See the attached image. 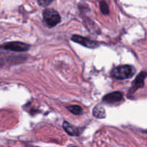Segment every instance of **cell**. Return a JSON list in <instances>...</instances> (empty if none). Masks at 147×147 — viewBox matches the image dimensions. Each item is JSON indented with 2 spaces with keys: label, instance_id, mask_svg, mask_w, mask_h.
Here are the masks:
<instances>
[{
  "label": "cell",
  "instance_id": "obj_12",
  "mask_svg": "<svg viewBox=\"0 0 147 147\" xmlns=\"http://www.w3.org/2000/svg\"><path fill=\"white\" fill-rule=\"evenodd\" d=\"M146 133H147V130H146Z\"/></svg>",
  "mask_w": 147,
  "mask_h": 147
},
{
  "label": "cell",
  "instance_id": "obj_3",
  "mask_svg": "<svg viewBox=\"0 0 147 147\" xmlns=\"http://www.w3.org/2000/svg\"><path fill=\"white\" fill-rule=\"evenodd\" d=\"M1 48L16 52H23L28 50L30 48V46L23 42L14 41L4 43L1 46Z\"/></svg>",
  "mask_w": 147,
  "mask_h": 147
},
{
  "label": "cell",
  "instance_id": "obj_6",
  "mask_svg": "<svg viewBox=\"0 0 147 147\" xmlns=\"http://www.w3.org/2000/svg\"><path fill=\"white\" fill-rule=\"evenodd\" d=\"M122 99H123V93L117 91L105 95L103 98V102L108 104H113L115 102H120Z\"/></svg>",
  "mask_w": 147,
  "mask_h": 147
},
{
  "label": "cell",
  "instance_id": "obj_2",
  "mask_svg": "<svg viewBox=\"0 0 147 147\" xmlns=\"http://www.w3.org/2000/svg\"><path fill=\"white\" fill-rule=\"evenodd\" d=\"M43 21L49 27H53L57 25L61 20L60 14L53 9H45L42 12Z\"/></svg>",
  "mask_w": 147,
  "mask_h": 147
},
{
  "label": "cell",
  "instance_id": "obj_1",
  "mask_svg": "<svg viewBox=\"0 0 147 147\" xmlns=\"http://www.w3.org/2000/svg\"><path fill=\"white\" fill-rule=\"evenodd\" d=\"M136 69L131 65H121L114 68L111 71V76L116 79H127L134 76Z\"/></svg>",
  "mask_w": 147,
  "mask_h": 147
},
{
  "label": "cell",
  "instance_id": "obj_7",
  "mask_svg": "<svg viewBox=\"0 0 147 147\" xmlns=\"http://www.w3.org/2000/svg\"><path fill=\"white\" fill-rule=\"evenodd\" d=\"M63 127L67 134L72 136H78L80 134V130L77 127L74 126L72 124L69 123L67 121H64L63 123Z\"/></svg>",
  "mask_w": 147,
  "mask_h": 147
},
{
  "label": "cell",
  "instance_id": "obj_10",
  "mask_svg": "<svg viewBox=\"0 0 147 147\" xmlns=\"http://www.w3.org/2000/svg\"><path fill=\"white\" fill-rule=\"evenodd\" d=\"M100 9L101 12L105 15H108L109 14V6H108L107 3L104 0H102V1H100Z\"/></svg>",
  "mask_w": 147,
  "mask_h": 147
},
{
  "label": "cell",
  "instance_id": "obj_5",
  "mask_svg": "<svg viewBox=\"0 0 147 147\" xmlns=\"http://www.w3.org/2000/svg\"><path fill=\"white\" fill-rule=\"evenodd\" d=\"M147 77V72L142 71L139 73V74L136 76L135 80L132 83L131 87L129 89V94L132 95L138 89L142 88L144 86V80Z\"/></svg>",
  "mask_w": 147,
  "mask_h": 147
},
{
  "label": "cell",
  "instance_id": "obj_11",
  "mask_svg": "<svg viewBox=\"0 0 147 147\" xmlns=\"http://www.w3.org/2000/svg\"><path fill=\"white\" fill-rule=\"evenodd\" d=\"M53 0H38V4L41 7H45L50 5Z\"/></svg>",
  "mask_w": 147,
  "mask_h": 147
},
{
  "label": "cell",
  "instance_id": "obj_13",
  "mask_svg": "<svg viewBox=\"0 0 147 147\" xmlns=\"http://www.w3.org/2000/svg\"><path fill=\"white\" fill-rule=\"evenodd\" d=\"M73 147H76V146H73Z\"/></svg>",
  "mask_w": 147,
  "mask_h": 147
},
{
  "label": "cell",
  "instance_id": "obj_9",
  "mask_svg": "<svg viewBox=\"0 0 147 147\" xmlns=\"http://www.w3.org/2000/svg\"><path fill=\"white\" fill-rule=\"evenodd\" d=\"M67 108L70 112H72V113L74 114V115H80L83 113V108H82L80 105H70V106L67 107Z\"/></svg>",
  "mask_w": 147,
  "mask_h": 147
},
{
  "label": "cell",
  "instance_id": "obj_8",
  "mask_svg": "<svg viewBox=\"0 0 147 147\" xmlns=\"http://www.w3.org/2000/svg\"><path fill=\"white\" fill-rule=\"evenodd\" d=\"M93 115L99 119L105 118H106V110L103 107L100 106V105H96L93 110Z\"/></svg>",
  "mask_w": 147,
  "mask_h": 147
},
{
  "label": "cell",
  "instance_id": "obj_4",
  "mask_svg": "<svg viewBox=\"0 0 147 147\" xmlns=\"http://www.w3.org/2000/svg\"><path fill=\"white\" fill-rule=\"evenodd\" d=\"M71 40L76 43H79L82 46H85L88 48H96L99 46L98 43L95 40H90L88 37H83V36L78 35H73L71 37Z\"/></svg>",
  "mask_w": 147,
  "mask_h": 147
}]
</instances>
